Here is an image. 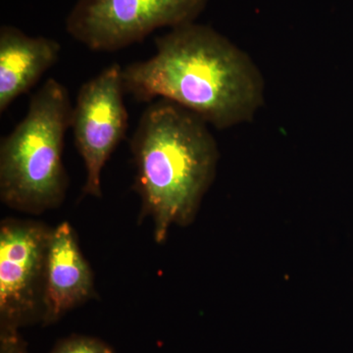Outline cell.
<instances>
[{"instance_id":"52a82bcc","label":"cell","mask_w":353,"mask_h":353,"mask_svg":"<svg viewBox=\"0 0 353 353\" xmlns=\"http://www.w3.org/2000/svg\"><path fill=\"white\" fill-rule=\"evenodd\" d=\"M94 294V274L83 257L73 227L53 228L46 261L43 326L54 324Z\"/></svg>"},{"instance_id":"ba28073f","label":"cell","mask_w":353,"mask_h":353,"mask_svg":"<svg viewBox=\"0 0 353 353\" xmlns=\"http://www.w3.org/2000/svg\"><path fill=\"white\" fill-rule=\"evenodd\" d=\"M61 46L55 39L30 37L18 28H0V112L26 94L57 61Z\"/></svg>"},{"instance_id":"7a4b0ae2","label":"cell","mask_w":353,"mask_h":353,"mask_svg":"<svg viewBox=\"0 0 353 353\" xmlns=\"http://www.w3.org/2000/svg\"><path fill=\"white\" fill-rule=\"evenodd\" d=\"M208 125L165 99L152 104L139 120L131 143L136 187L141 214L152 218L158 243L173 225L187 226L194 219L213 182L219 152Z\"/></svg>"},{"instance_id":"3957f363","label":"cell","mask_w":353,"mask_h":353,"mask_svg":"<svg viewBox=\"0 0 353 353\" xmlns=\"http://www.w3.org/2000/svg\"><path fill=\"white\" fill-rule=\"evenodd\" d=\"M68 90L48 79L30 101L28 112L0 145V199L8 208L41 214L58 208L68 178L62 152L71 127Z\"/></svg>"},{"instance_id":"6da1fadb","label":"cell","mask_w":353,"mask_h":353,"mask_svg":"<svg viewBox=\"0 0 353 353\" xmlns=\"http://www.w3.org/2000/svg\"><path fill=\"white\" fill-rule=\"evenodd\" d=\"M157 53L122 70L125 92L173 102L219 130L250 122L264 103L261 72L245 51L194 22L155 39Z\"/></svg>"},{"instance_id":"8992f818","label":"cell","mask_w":353,"mask_h":353,"mask_svg":"<svg viewBox=\"0 0 353 353\" xmlns=\"http://www.w3.org/2000/svg\"><path fill=\"white\" fill-rule=\"evenodd\" d=\"M122 70L110 65L83 83L73 108L71 127L87 172L83 190L90 196L101 197L102 169L126 134Z\"/></svg>"},{"instance_id":"9c48e42d","label":"cell","mask_w":353,"mask_h":353,"mask_svg":"<svg viewBox=\"0 0 353 353\" xmlns=\"http://www.w3.org/2000/svg\"><path fill=\"white\" fill-rule=\"evenodd\" d=\"M50 353H115L108 343L92 336L73 334L53 347Z\"/></svg>"},{"instance_id":"5b68a950","label":"cell","mask_w":353,"mask_h":353,"mask_svg":"<svg viewBox=\"0 0 353 353\" xmlns=\"http://www.w3.org/2000/svg\"><path fill=\"white\" fill-rule=\"evenodd\" d=\"M53 228L9 218L0 226V332L43 319L44 285Z\"/></svg>"},{"instance_id":"277c9868","label":"cell","mask_w":353,"mask_h":353,"mask_svg":"<svg viewBox=\"0 0 353 353\" xmlns=\"http://www.w3.org/2000/svg\"><path fill=\"white\" fill-rule=\"evenodd\" d=\"M208 0H77L66 32L94 51H116L159 28L194 22Z\"/></svg>"},{"instance_id":"30bf717a","label":"cell","mask_w":353,"mask_h":353,"mask_svg":"<svg viewBox=\"0 0 353 353\" xmlns=\"http://www.w3.org/2000/svg\"><path fill=\"white\" fill-rule=\"evenodd\" d=\"M0 353H29L19 332H0Z\"/></svg>"}]
</instances>
